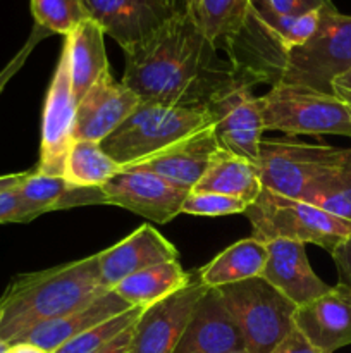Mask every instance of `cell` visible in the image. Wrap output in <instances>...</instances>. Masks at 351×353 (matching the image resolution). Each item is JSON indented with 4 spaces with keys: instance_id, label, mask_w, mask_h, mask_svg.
<instances>
[{
    "instance_id": "52a82bcc",
    "label": "cell",
    "mask_w": 351,
    "mask_h": 353,
    "mask_svg": "<svg viewBox=\"0 0 351 353\" xmlns=\"http://www.w3.org/2000/svg\"><path fill=\"white\" fill-rule=\"evenodd\" d=\"M217 290L246 352L272 353L295 330L296 305L262 276Z\"/></svg>"
},
{
    "instance_id": "1f68e13d",
    "label": "cell",
    "mask_w": 351,
    "mask_h": 353,
    "mask_svg": "<svg viewBox=\"0 0 351 353\" xmlns=\"http://www.w3.org/2000/svg\"><path fill=\"white\" fill-rule=\"evenodd\" d=\"M262 3L267 9L282 16H301V14L313 12V10L330 9L334 7L332 0H253Z\"/></svg>"
},
{
    "instance_id": "484cf974",
    "label": "cell",
    "mask_w": 351,
    "mask_h": 353,
    "mask_svg": "<svg viewBox=\"0 0 351 353\" xmlns=\"http://www.w3.org/2000/svg\"><path fill=\"white\" fill-rule=\"evenodd\" d=\"M191 274L193 271H184L179 261H167L127 276L114 288V292L131 307L148 309L184 288Z\"/></svg>"
},
{
    "instance_id": "277c9868",
    "label": "cell",
    "mask_w": 351,
    "mask_h": 353,
    "mask_svg": "<svg viewBox=\"0 0 351 353\" xmlns=\"http://www.w3.org/2000/svg\"><path fill=\"white\" fill-rule=\"evenodd\" d=\"M351 69V16L323 9L315 33L281 55L277 83L332 95L334 79Z\"/></svg>"
},
{
    "instance_id": "74e56055",
    "label": "cell",
    "mask_w": 351,
    "mask_h": 353,
    "mask_svg": "<svg viewBox=\"0 0 351 353\" xmlns=\"http://www.w3.org/2000/svg\"><path fill=\"white\" fill-rule=\"evenodd\" d=\"M133 327H127L126 331H123L120 334H117L114 340H110L109 343L103 345L98 352L95 353H131V343H133Z\"/></svg>"
},
{
    "instance_id": "30bf717a",
    "label": "cell",
    "mask_w": 351,
    "mask_h": 353,
    "mask_svg": "<svg viewBox=\"0 0 351 353\" xmlns=\"http://www.w3.org/2000/svg\"><path fill=\"white\" fill-rule=\"evenodd\" d=\"M88 17L124 52L138 47L179 14L178 0H83Z\"/></svg>"
},
{
    "instance_id": "f546056e",
    "label": "cell",
    "mask_w": 351,
    "mask_h": 353,
    "mask_svg": "<svg viewBox=\"0 0 351 353\" xmlns=\"http://www.w3.org/2000/svg\"><path fill=\"white\" fill-rule=\"evenodd\" d=\"M145 309L141 307H133V309L126 310L124 314L112 317V319H107L105 323L98 324V326L92 327V330L85 331V333L78 334L76 338L69 340L67 343L62 345L61 348H57L54 353H95L98 352L103 345L109 343L110 340L120 334L123 331H126L127 327L134 326V323L138 321L140 314Z\"/></svg>"
},
{
    "instance_id": "f35d334b",
    "label": "cell",
    "mask_w": 351,
    "mask_h": 353,
    "mask_svg": "<svg viewBox=\"0 0 351 353\" xmlns=\"http://www.w3.org/2000/svg\"><path fill=\"white\" fill-rule=\"evenodd\" d=\"M28 172H14V174H3L0 176V193L7 192V190H12L19 185L24 179Z\"/></svg>"
},
{
    "instance_id": "ba28073f",
    "label": "cell",
    "mask_w": 351,
    "mask_h": 353,
    "mask_svg": "<svg viewBox=\"0 0 351 353\" xmlns=\"http://www.w3.org/2000/svg\"><path fill=\"white\" fill-rule=\"evenodd\" d=\"M265 131L298 134H337L351 138V116L334 95L298 85L275 83L258 97Z\"/></svg>"
},
{
    "instance_id": "2e32d148",
    "label": "cell",
    "mask_w": 351,
    "mask_h": 353,
    "mask_svg": "<svg viewBox=\"0 0 351 353\" xmlns=\"http://www.w3.org/2000/svg\"><path fill=\"white\" fill-rule=\"evenodd\" d=\"M96 255H98L100 279L103 288L107 290H114L123 279L134 272L179 259V252L176 250L174 245L148 223L134 230L119 243Z\"/></svg>"
},
{
    "instance_id": "7a4b0ae2",
    "label": "cell",
    "mask_w": 351,
    "mask_h": 353,
    "mask_svg": "<svg viewBox=\"0 0 351 353\" xmlns=\"http://www.w3.org/2000/svg\"><path fill=\"white\" fill-rule=\"evenodd\" d=\"M105 292L98 255L16 276L0 296V338L14 343L38 324L67 316Z\"/></svg>"
},
{
    "instance_id": "9c48e42d",
    "label": "cell",
    "mask_w": 351,
    "mask_h": 353,
    "mask_svg": "<svg viewBox=\"0 0 351 353\" xmlns=\"http://www.w3.org/2000/svg\"><path fill=\"white\" fill-rule=\"evenodd\" d=\"M76 100L69 74L67 52L62 47L55 65L41 116L40 157L34 171L47 176H64L65 159L74 141Z\"/></svg>"
},
{
    "instance_id": "8992f818",
    "label": "cell",
    "mask_w": 351,
    "mask_h": 353,
    "mask_svg": "<svg viewBox=\"0 0 351 353\" xmlns=\"http://www.w3.org/2000/svg\"><path fill=\"white\" fill-rule=\"evenodd\" d=\"M350 161L351 148L310 145L291 138H262L257 169L262 190L299 200L310 186L343 169Z\"/></svg>"
},
{
    "instance_id": "5b68a950",
    "label": "cell",
    "mask_w": 351,
    "mask_h": 353,
    "mask_svg": "<svg viewBox=\"0 0 351 353\" xmlns=\"http://www.w3.org/2000/svg\"><path fill=\"white\" fill-rule=\"evenodd\" d=\"M253 238L270 241L275 238L313 243L329 254L351 238V223L339 219L301 200L286 199L262 190L258 199L246 207Z\"/></svg>"
},
{
    "instance_id": "b9f144b4",
    "label": "cell",
    "mask_w": 351,
    "mask_h": 353,
    "mask_svg": "<svg viewBox=\"0 0 351 353\" xmlns=\"http://www.w3.org/2000/svg\"><path fill=\"white\" fill-rule=\"evenodd\" d=\"M229 353H250V352H246V350H237V352H229Z\"/></svg>"
},
{
    "instance_id": "4dcf8cb0",
    "label": "cell",
    "mask_w": 351,
    "mask_h": 353,
    "mask_svg": "<svg viewBox=\"0 0 351 353\" xmlns=\"http://www.w3.org/2000/svg\"><path fill=\"white\" fill-rule=\"evenodd\" d=\"M246 207V203L233 199V196L220 195L215 192H205V190H191L182 202L181 214L220 217L231 216V214H244Z\"/></svg>"
},
{
    "instance_id": "8d00e7d4",
    "label": "cell",
    "mask_w": 351,
    "mask_h": 353,
    "mask_svg": "<svg viewBox=\"0 0 351 353\" xmlns=\"http://www.w3.org/2000/svg\"><path fill=\"white\" fill-rule=\"evenodd\" d=\"M332 95L344 103V107H346L351 116V69L341 74L339 78L334 79Z\"/></svg>"
},
{
    "instance_id": "7402d4cb",
    "label": "cell",
    "mask_w": 351,
    "mask_h": 353,
    "mask_svg": "<svg viewBox=\"0 0 351 353\" xmlns=\"http://www.w3.org/2000/svg\"><path fill=\"white\" fill-rule=\"evenodd\" d=\"M62 47L67 52L71 86L78 103L100 76L109 72L105 33L95 21L86 19L65 34Z\"/></svg>"
},
{
    "instance_id": "3957f363",
    "label": "cell",
    "mask_w": 351,
    "mask_h": 353,
    "mask_svg": "<svg viewBox=\"0 0 351 353\" xmlns=\"http://www.w3.org/2000/svg\"><path fill=\"white\" fill-rule=\"evenodd\" d=\"M210 126L209 109L140 102L134 112L100 145L120 169L134 168Z\"/></svg>"
},
{
    "instance_id": "4316f807",
    "label": "cell",
    "mask_w": 351,
    "mask_h": 353,
    "mask_svg": "<svg viewBox=\"0 0 351 353\" xmlns=\"http://www.w3.org/2000/svg\"><path fill=\"white\" fill-rule=\"evenodd\" d=\"M119 171L120 165L105 154L102 145L96 141L74 140L65 159L62 178L72 185L102 188Z\"/></svg>"
},
{
    "instance_id": "44dd1931",
    "label": "cell",
    "mask_w": 351,
    "mask_h": 353,
    "mask_svg": "<svg viewBox=\"0 0 351 353\" xmlns=\"http://www.w3.org/2000/svg\"><path fill=\"white\" fill-rule=\"evenodd\" d=\"M16 190L26 210L28 221L54 210L95 203L107 205L105 195L100 186H78L61 176H47L36 171L28 172Z\"/></svg>"
},
{
    "instance_id": "60d3db41",
    "label": "cell",
    "mask_w": 351,
    "mask_h": 353,
    "mask_svg": "<svg viewBox=\"0 0 351 353\" xmlns=\"http://www.w3.org/2000/svg\"><path fill=\"white\" fill-rule=\"evenodd\" d=\"M7 347H9V343H7V341H3L2 338H0V353H6Z\"/></svg>"
},
{
    "instance_id": "4fadbf2b",
    "label": "cell",
    "mask_w": 351,
    "mask_h": 353,
    "mask_svg": "<svg viewBox=\"0 0 351 353\" xmlns=\"http://www.w3.org/2000/svg\"><path fill=\"white\" fill-rule=\"evenodd\" d=\"M206 290L198 272L193 271L184 288L145 309L134 323L131 353H174L193 309Z\"/></svg>"
},
{
    "instance_id": "5bb4252c",
    "label": "cell",
    "mask_w": 351,
    "mask_h": 353,
    "mask_svg": "<svg viewBox=\"0 0 351 353\" xmlns=\"http://www.w3.org/2000/svg\"><path fill=\"white\" fill-rule=\"evenodd\" d=\"M140 105V97L105 72L76 103L74 140L102 143Z\"/></svg>"
},
{
    "instance_id": "603a6c76",
    "label": "cell",
    "mask_w": 351,
    "mask_h": 353,
    "mask_svg": "<svg viewBox=\"0 0 351 353\" xmlns=\"http://www.w3.org/2000/svg\"><path fill=\"white\" fill-rule=\"evenodd\" d=\"M188 17L217 48H227L246 23L251 0H178Z\"/></svg>"
},
{
    "instance_id": "836d02e7",
    "label": "cell",
    "mask_w": 351,
    "mask_h": 353,
    "mask_svg": "<svg viewBox=\"0 0 351 353\" xmlns=\"http://www.w3.org/2000/svg\"><path fill=\"white\" fill-rule=\"evenodd\" d=\"M16 188L0 193V224L30 223Z\"/></svg>"
},
{
    "instance_id": "ac0fdd59",
    "label": "cell",
    "mask_w": 351,
    "mask_h": 353,
    "mask_svg": "<svg viewBox=\"0 0 351 353\" xmlns=\"http://www.w3.org/2000/svg\"><path fill=\"white\" fill-rule=\"evenodd\" d=\"M244 350V341L227 312L219 290L209 288L189 316L174 353H229Z\"/></svg>"
},
{
    "instance_id": "8fae6325",
    "label": "cell",
    "mask_w": 351,
    "mask_h": 353,
    "mask_svg": "<svg viewBox=\"0 0 351 353\" xmlns=\"http://www.w3.org/2000/svg\"><path fill=\"white\" fill-rule=\"evenodd\" d=\"M212 130L220 148L257 164L264 134L258 97L244 79L234 83L209 105Z\"/></svg>"
},
{
    "instance_id": "ab89813d",
    "label": "cell",
    "mask_w": 351,
    "mask_h": 353,
    "mask_svg": "<svg viewBox=\"0 0 351 353\" xmlns=\"http://www.w3.org/2000/svg\"><path fill=\"white\" fill-rule=\"evenodd\" d=\"M6 353H48L43 348L36 347V345L26 343V341H16V343H9Z\"/></svg>"
},
{
    "instance_id": "e575fe53",
    "label": "cell",
    "mask_w": 351,
    "mask_h": 353,
    "mask_svg": "<svg viewBox=\"0 0 351 353\" xmlns=\"http://www.w3.org/2000/svg\"><path fill=\"white\" fill-rule=\"evenodd\" d=\"M330 255H332V261L336 264L339 285L351 288V238L337 245L336 250Z\"/></svg>"
},
{
    "instance_id": "83f0119b",
    "label": "cell",
    "mask_w": 351,
    "mask_h": 353,
    "mask_svg": "<svg viewBox=\"0 0 351 353\" xmlns=\"http://www.w3.org/2000/svg\"><path fill=\"white\" fill-rule=\"evenodd\" d=\"M299 200L351 223V161L337 172L310 186Z\"/></svg>"
},
{
    "instance_id": "d6986e66",
    "label": "cell",
    "mask_w": 351,
    "mask_h": 353,
    "mask_svg": "<svg viewBox=\"0 0 351 353\" xmlns=\"http://www.w3.org/2000/svg\"><path fill=\"white\" fill-rule=\"evenodd\" d=\"M219 148L210 126L134 168L153 172L174 185L176 188L191 192L203 178L212 162L213 154Z\"/></svg>"
},
{
    "instance_id": "9a60e30c",
    "label": "cell",
    "mask_w": 351,
    "mask_h": 353,
    "mask_svg": "<svg viewBox=\"0 0 351 353\" xmlns=\"http://www.w3.org/2000/svg\"><path fill=\"white\" fill-rule=\"evenodd\" d=\"M295 327L322 353L351 345V288L339 285L296 307Z\"/></svg>"
},
{
    "instance_id": "ffe728a7",
    "label": "cell",
    "mask_w": 351,
    "mask_h": 353,
    "mask_svg": "<svg viewBox=\"0 0 351 353\" xmlns=\"http://www.w3.org/2000/svg\"><path fill=\"white\" fill-rule=\"evenodd\" d=\"M133 309L124 299H120L114 290H109L98 299L89 302L88 305L74 310L58 319L48 321V323L38 324L33 330L24 333L17 341H26V343L36 345L43 348L45 352L54 353L69 340L76 338L78 334L105 323L107 319L124 314L126 310ZM16 343V341H14Z\"/></svg>"
},
{
    "instance_id": "7c38bea8",
    "label": "cell",
    "mask_w": 351,
    "mask_h": 353,
    "mask_svg": "<svg viewBox=\"0 0 351 353\" xmlns=\"http://www.w3.org/2000/svg\"><path fill=\"white\" fill-rule=\"evenodd\" d=\"M107 205L143 216L153 223L165 224L181 214L188 192L176 188L160 176L138 168L120 169L102 186Z\"/></svg>"
},
{
    "instance_id": "cb8c5ba5",
    "label": "cell",
    "mask_w": 351,
    "mask_h": 353,
    "mask_svg": "<svg viewBox=\"0 0 351 353\" xmlns=\"http://www.w3.org/2000/svg\"><path fill=\"white\" fill-rule=\"evenodd\" d=\"M265 262L267 245L265 241L250 236L227 247L209 264L196 269V272L206 288H220L251 278H260Z\"/></svg>"
},
{
    "instance_id": "6da1fadb",
    "label": "cell",
    "mask_w": 351,
    "mask_h": 353,
    "mask_svg": "<svg viewBox=\"0 0 351 353\" xmlns=\"http://www.w3.org/2000/svg\"><path fill=\"white\" fill-rule=\"evenodd\" d=\"M217 50L188 17L178 14L153 37L124 52L120 81L140 102L209 109L241 79L233 62L222 61Z\"/></svg>"
},
{
    "instance_id": "d590c367",
    "label": "cell",
    "mask_w": 351,
    "mask_h": 353,
    "mask_svg": "<svg viewBox=\"0 0 351 353\" xmlns=\"http://www.w3.org/2000/svg\"><path fill=\"white\" fill-rule=\"evenodd\" d=\"M272 353H322L317 350L298 330H292Z\"/></svg>"
},
{
    "instance_id": "d6a6232c",
    "label": "cell",
    "mask_w": 351,
    "mask_h": 353,
    "mask_svg": "<svg viewBox=\"0 0 351 353\" xmlns=\"http://www.w3.org/2000/svg\"><path fill=\"white\" fill-rule=\"evenodd\" d=\"M48 34L50 33H47V31L41 30V28H38V26L33 28V33L30 34V38H28L26 43L23 45V48H21V50L17 52V54L14 55L9 62H7L6 68L0 71V93L3 92V88L7 86V83H9L10 79H12L14 76L19 72V69L23 68L24 62L28 61V57H30V54L33 52V48L38 45V41H40L41 38L48 37Z\"/></svg>"
},
{
    "instance_id": "d4e9b609",
    "label": "cell",
    "mask_w": 351,
    "mask_h": 353,
    "mask_svg": "<svg viewBox=\"0 0 351 353\" xmlns=\"http://www.w3.org/2000/svg\"><path fill=\"white\" fill-rule=\"evenodd\" d=\"M193 190L215 192L250 205L262 193V181L257 164L219 148L203 178Z\"/></svg>"
},
{
    "instance_id": "e0dca14e",
    "label": "cell",
    "mask_w": 351,
    "mask_h": 353,
    "mask_svg": "<svg viewBox=\"0 0 351 353\" xmlns=\"http://www.w3.org/2000/svg\"><path fill=\"white\" fill-rule=\"evenodd\" d=\"M267 262L262 278L291 300L296 307L327 293L330 286L315 274L305 243L275 238L267 241Z\"/></svg>"
},
{
    "instance_id": "f1b7e54d",
    "label": "cell",
    "mask_w": 351,
    "mask_h": 353,
    "mask_svg": "<svg viewBox=\"0 0 351 353\" xmlns=\"http://www.w3.org/2000/svg\"><path fill=\"white\" fill-rule=\"evenodd\" d=\"M31 12L34 26L64 37L89 19L83 0H31Z\"/></svg>"
}]
</instances>
